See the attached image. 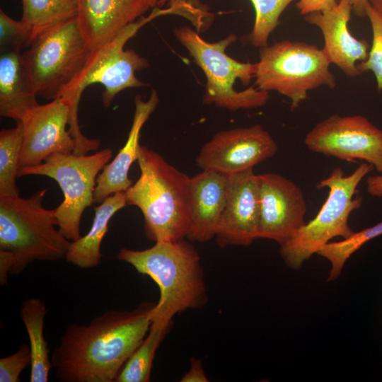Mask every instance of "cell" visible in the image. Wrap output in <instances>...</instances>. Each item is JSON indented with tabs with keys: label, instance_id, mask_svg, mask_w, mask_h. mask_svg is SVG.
Masks as SVG:
<instances>
[{
	"label": "cell",
	"instance_id": "1",
	"mask_svg": "<svg viewBox=\"0 0 382 382\" xmlns=\"http://www.w3.org/2000/svg\"><path fill=\"white\" fill-rule=\"evenodd\" d=\"M156 303L132 311L110 310L88 325L71 324L51 356L63 382H113L147 335Z\"/></svg>",
	"mask_w": 382,
	"mask_h": 382
},
{
	"label": "cell",
	"instance_id": "2",
	"mask_svg": "<svg viewBox=\"0 0 382 382\" xmlns=\"http://www.w3.org/2000/svg\"><path fill=\"white\" fill-rule=\"evenodd\" d=\"M43 189L27 198L0 196V282L34 261L66 257L71 242L58 227L54 209L42 206Z\"/></svg>",
	"mask_w": 382,
	"mask_h": 382
},
{
	"label": "cell",
	"instance_id": "3",
	"mask_svg": "<svg viewBox=\"0 0 382 382\" xmlns=\"http://www.w3.org/2000/svg\"><path fill=\"white\" fill-rule=\"evenodd\" d=\"M117 258L158 285L160 296L151 311L152 322L170 324L177 313L201 308L208 301L200 257L185 238L155 242L144 250L122 248Z\"/></svg>",
	"mask_w": 382,
	"mask_h": 382
},
{
	"label": "cell",
	"instance_id": "4",
	"mask_svg": "<svg viewBox=\"0 0 382 382\" xmlns=\"http://www.w3.org/2000/svg\"><path fill=\"white\" fill-rule=\"evenodd\" d=\"M140 175L126 191L127 205L138 207L144 231L155 242L187 238L190 227V178L157 152L140 145Z\"/></svg>",
	"mask_w": 382,
	"mask_h": 382
},
{
	"label": "cell",
	"instance_id": "5",
	"mask_svg": "<svg viewBox=\"0 0 382 382\" xmlns=\"http://www.w3.org/2000/svg\"><path fill=\"white\" fill-rule=\"evenodd\" d=\"M179 12L176 4L169 5L166 9L157 6L149 15L129 24L107 42L91 50L83 70L61 97L69 106L68 128L76 144L86 140L78 120L79 104L85 88L91 84L100 83L104 88L103 104L108 108L120 91L148 86L137 78L136 72L148 68L149 63L134 50H125L124 47L149 22L163 15L179 14Z\"/></svg>",
	"mask_w": 382,
	"mask_h": 382
},
{
	"label": "cell",
	"instance_id": "6",
	"mask_svg": "<svg viewBox=\"0 0 382 382\" xmlns=\"http://www.w3.org/2000/svg\"><path fill=\"white\" fill-rule=\"evenodd\" d=\"M373 169V166L363 162L346 175L337 167L318 183V188L328 189L323 206L292 238L280 245V255L288 267L299 270L331 239L346 238L354 233L349 225V217L353 211L360 208L363 201L361 196L357 195V187Z\"/></svg>",
	"mask_w": 382,
	"mask_h": 382
},
{
	"label": "cell",
	"instance_id": "7",
	"mask_svg": "<svg viewBox=\"0 0 382 382\" xmlns=\"http://www.w3.org/2000/svg\"><path fill=\"white\" fill-rule=\"evenodd\" d=\"M173 33L205 74L207 82L202 98L204 104L234 111L257 108L267 103L269 92L255 86L241 91L233 87L237 79L243 85L248 84L257 68L256 63L241 62L226 53V48L237 40L236 34L231 33L219 41L211 42L188 26L176 28Z\"/></svg>",
	"mask_w": 382,
	"mask_h": 382
},
{
	"label": "cell",
	"instance_id": "8",
	"mask_svg": "<svg viewBox=\"0 0 382 382\" xmlns=\"http://www.w3.org/2000/svg\"><path fill=\"white\" fill-rule=\"evenodd\" d=\"M255 86L277 91L291 100V110L308 98V92L327 86L334 88L336 79L323 49L301 41L281 40L260 48Z\"/></svg>",
	"mask_w": 382,
	"mask_h": 382
},
{
	"label": "cell",
	"instance_id": "9",
	"mask_svg": "<svg viewBox=\"0 0 382 382\" xmlns=\"http://www.w3.org/2000/svg\"><path fill=\"white\" fill-rule=\"evenodd\" d=\"M22 54L37 96L61 98L79 76L91 52L76 17L38 35Z\"/></svg>",
	"mask_w": 382,
	"mask_h": 382
},
{
	"label": "cell",
	"instance_id": "10",
	"mask_svg": "<svg viewBox=\"0 0 382 382\" xmlns=\"http://www.w3.org/2000/svg\"><path fill=\"white\" fill-rule=\"evenodd\" d=\"M112 155L108 148L91 155L53 154L39 165L20 168L18 177L45 175L57 182L64 195V200L54 209L58 228L68 240L74 241L81 237L83 213L95 202L97 177Z\"/></svg>",
	"mask_w": 382,
	"mask_h": 382
},
{
	"label": "cell",
	"instance_id": "11",
	"mask_svg": "<svg viewBox=\"0 0 382 382\" xmlns=\"http://www.w3.org/2000/svg\"><path fill=\"white\" fill-rule=\"evenodd\" d=\"M304 144L327 156L363 161L382 173V130L362 115H332L307 133Z\"/></svg>",
	"mask_w": 382,
	"mask_h": 382
},
{
	"label": "cell",
	"instance_id": "12",
	"mask_svg": "<svg viewBox=\"0 0 382 382\" xmlns=\"http://www.w3.org/2000/svg\"><path fill=\"white\" fill-rule=\"evenodd\" d=\"M277 151L278 145L271 134L256 124L216 133L201 148L196 165L202 170L231 175L253 168Z\"/></svg>",
	"mask_w": 382,
	"mask_h": 382
},
{
	"label": "cell",
	"instance_id": "13",
	"mask_svg": "<svg viewBox=\"0 0 382 382\" xmlns=\"http://www.w3.org/2000/svg\"><path fill=\"white\" fill-rule=\"evenodd\" d=\"M259 199L258 238L282 245L306 224V202L301 189L277 173L257 175Z\"/></svg>",
	"mask_w": 382,
	"mask_h": 382
},
{
	"label": "cell",
	"instance_id": "14",
	"mask_svg": "<svg viewBox=\"0 0 382 382\" xmlns=\"http://www.w3.org/2000/svg\"><path fill=\"white\" fill-rule=\"evenodd\" d=\"M70 109L62 98L28 110L20 120L23 140L20 168L42 163L53 154H72L76 142L67 128Z\"/></svg>",
	"mask_w": 382,
	"mask_h": 382
},
{
	"label": "cell",
	"instance_id": "15",
	"mask_svg": "<svg viewBox=\"0 0 382 382\" xmlns=\"http://www.w3.org/2000/svg\"><path fill=\"white\" fill-rule=\"evenodd\" d=\"M259 199L253 168L230 175L228 197L216 234L218 245H248L258 238Z\"/></svg>",
	"mask_w": 382,
	"mask_h": 382
},
{
	"label": "cell",
	"instance_id": "16",
	"mask_svg": "<svg viewBox=\"0 0 382 382\" xmlns=\"http://www.w3.org/2000/svg\"><path fill=\"white\" fill-rule=\"evenodd\" d=\"M352 6L349 0H340L332 8L315 11L304 16L309 24L317 26L324 38L323 50L333 63L349 77L361 74L357 62L366 59L370 45L354 37L348 29Z\"/></svg>",
	"mask_w": 382,
	"mask_h": 382
},
{
	"label": "cell",
	"instance_id": "17",
	"mask_svg": "<svg viewBox=\"0 0 382 382\" xmlns=\"http://www.w3.org/2000/svg\"><path fill=\"white\" fill-rule=\"evenodd\" d=\"M159 0H76V19L91 50L115 37L129 24L150 9Z\"/></svg>",
	"mask_w": 382,
	"mask_h": 382
},
{
	"label": "cell",
	"instance_id": "18",
	"mask_svg": "<svg viewBox=\"0 0 382 382\" xmlns=\"http://www.w3.org/2000/svg\"><path fill=\"white\" fill-rule=\"evenodd\" d=\"M229 182L230 175L214 170H202L190 178L189 241L204 243L215 238Z\"/></svg>",
	"mask_w": 382,
	"mask_h": 382
},
{
	"label": "cell",
	"instance_id": "19",
	"mask_svg": "<svg viewBox=\"0 0 382 382\" xmlns=\"http://www.w3.org/2000/svg\"><path fill=\"white\" fill-rule=\"evenodd\" d=\"M158 102V95L155 89L151 90L146 100L139 95L135 97L134 112L128 137L116 156L98 175L94 190L95 202L100 204L111 195L125 192L132 185L129 171L132 164L137 160L140 132Z\"/></svg>",
	"mask_w": 382,
	"mask_h": 382
},
{
	"label": "cell",
	"instance_id": "20",
	"mask_svg": "<svg viewBox=\"0 0 382 382\" xmlns=\"http://www.w3.org/2000/svg\"><path fill=\"white\" fill-rule=\"evenodd\" d=\"M36 98L20 51L1 52V116L20 121L39 104Z\"/></svg>",
	"mask_w": 382,
	"mask_h": 382
},
{
	"label": "cell",
	"instance_id": "21",
	"mask_svg": "<svg viewBox=\"0 0 382 382\" xmlns=\"http://www.w3.org/2000/svg\"><path fill=\"white\" fill-rule=\"evenodd\" d=\"M127 204L125 192H120L106 197L94 207V217L88 233L71 241L65 260L82 269L94 268L101 260L100 247L109 229V222Z\"/></svg>",
	"mask_w": 382,
	"mask_h": 382
},
{
	"label": "cell",
	"instance_id": "22",
	"mask_svg": "<svg viewBox=\"0 0 382 382\" xmlns=\"http://www.w3.org/2000/svg\"><path fill=\"white\" fill-rule=\"evenodd\" d=\"M47 313L43 301L37 298L25 299L21 305L20 316L27 331L31 352L30 382H47L52 367L48 344L44 335Z\"/></svg>",
	"mask_w": 382,
	"mask_h": 382
},
{
	"label": "cell",
	"instance_id": "23",
	"mask_svg": "<svg viewBox=\"0 0 382 382\" xmlns=\"http://www.w3.org/2000/svg\"><path fill=\"white\" fill-rule=\"evenodd\" d=\"M21 21L26 28L30 45L40 33L76 17V0H22Z\"/></svg>",
	"mask_w": 382,
	"mask_h": 382
},
{
	"label": "cell",
	"instance_id": "24",
	"mask_svg": "<svg viewBox=\"0 0 382 382\" xmlns=\"http://www.w3.org/2000/svg\"><path fill=\"white\" fill-rule=\"evenodd\" d=\"M170 324L151 323L147 335L128 359L115 382H148L150 381L152 364L156 349L167 334Z\"/></svg>",
	"mask_w": 382,
	"mask_h": 382
},
{
	"label": "cell",
	"instance_id": "25",
	"mask_svg": "<svg viewBox=\"0 0 382 382\" xmlns=\"http://www.w3.org/2000/svg\"><path fill=\"white\" fill-rule=\"evenodd\" d=\"M23 140L21 121L16 127L0 132V196H18L16 183L20 169V158Z\"/></svg>",
	"mask_w": 382,
	"mask_h": 382
},
{
	"label": "cell",
	"instance_id": "26",
	"mask_svg": "<svg viewBox=\"0 0 382 382\" xmlns=\"http://www.w3.org/2000/svg\"><path fill=\"white\" fill-rule=\"evenodd\" d=\"M382 235V221L371 227L354 232L349 237L336 242H329L318 255L327 259L331 265L328 281L335 280L352 255L371 240Z\"/></svg>",
	"mask_w": 382,
	"mask_h": 382
},
{
	"label": "cell",
	"instance_id": "27",
	"mask_svg": "<svg viewBox=\"0 0 382 382\" xmlns=\"http://www.w3.org/2000/svg\"><path fill=\"white\" fill-rule=\"evenodd\" d=\"M255 9V22L248 35L250 42L260 48L267 45L271 33L280 23L279 17L294 0H250Z\"/></svg>",
	"mask_w": 382,
	"mask_h": 382
},
{
	"label": "cell",
	"instance_id": "28",
	"mask_svg": "<svg viewBox=\"0 0 382 382\" xmlns=\"http://www.w3.org/2000/svg\"><path fill=\"white\" fill-rule=\"evenodd\" d=\"M366 16L372 30V43L366 60L357 64L361 74L371 71L376 78L378 91L382 93V16L369 4Z\"/></svg>",
	"mask_w": 382,
	"mask_h": 382
},
{
	"label": "cell",
	"instance_id": "29",
	"mask_svg": "<svg viewBox=\"0 0 382 382\" xmlns=\"http://www.w3.org/2000/svg\"><path fill=\"white\" fill-rule=\"evenodd\" d=\"M29 34L21 21H16L0 10L1 52L21 51L24 45H30Z\"/></svg>",
	"mask_w": 382,
	"mask_h": 382
},
{
	"label": "cell",
	"instance_id": "30",
	"mask_svg": "<svg viewBox=\"0 0 382 382\" xmlns=\"http://www.w3.org/2000/svg\"><path fill=\"white\" fill-rule=\"evenodd\" d=\"M31 364L30 346L21 345L13 354L0 359V382H19V376Z\"/></svg>",
	"mask_w": 382,
	"mask_h": 382
},
{
	"label": "cell",
	"instance_id": "31",
	"mask_svg": "<svg viewBox=\"0 0 382 382\" xmlns=\"http://www.w3.org/2000/svg\"><path fill=\"white\" fill-rule=\"evenodd\" d=\"M337 4L336 0H299L296 8L301 15L305 16L315 11L331 9Z\"/></svg>",
	"mask_w": 382,
	"mask_h": 382
},
{
	"label": "cell",
	"instance_id": "32",
	"mask_svg": "<svg viewBox=\"0 0 382 382\" xmlns=\"http://www.w3.org/2000/svg\"><path fill=\"white\" fill-rule=\"evenodd\" d=\"M181 382H207L209 379L204 371L202 361L192 357L188 371L182 376Z\"/></svg>",
	"mask_w": 382,
	"mask_h": 382
},
{
	"label": "cell",
	"instance_id": "33",
	"mask_svg": "<svg viewBox=\"0 0 382 382\" xmlns=\"http://www.w3.org/2000/svg\"><path fill=\"white\" fill-rule=\"evenodd\" d=\"M367 192L376 197H382V173L369 176L366 180Z\"/></svg>",
	"mask_w": 382,
	"mask_h": 382
},
{
	"label": "cell",
	"instance_id": "34",
	"mask_svg": "<svg viewBox=\"0 0 382 382\" xmlns=\"http://www.w3.org/2000/svg\"><path fill=\"white\" fill-rule=\"evenodd\" d=\"M338 2L340 0H336ZM352 6V13L358 17L366 16V9L369 6V0H349Z\"/></svg>",
	"mask_w": 382,
	"mask_h": 382
},
{
	"label": "cell",
	"instance_id": "35",
	"mask_svg": "<svg viewBox=\"0 0 382 382\" xmlns=\"http://www.w3.org/2000/svg\"><path fill=\"white\" fill-rule=\"evenodd\" d=\"M372 8L382 16V0H369Z\"/></svg>",
	"mask_w": 382,
	"mask_h": 382
},
{
	"label": "cell",
	"instance_id": "36",
	"mask_svg": "<svg viewBox=\"0 0 382 382\" xmlns=\"http://www.w3.org/2000/svg\"><path fill=\"white\" fill-rule=\"evenodd\" d=\"M169 1V3L170 2H173L176 0H159L158 3V7H161V6H163L167 1Z\"/></svg>",
	"mask_w": 382,
	"mask_h": 382
}]
</instances>
